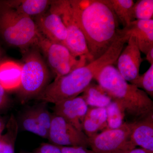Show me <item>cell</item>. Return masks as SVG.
<instances>
[{
  "instance_id": "cell-1",
  "label": "cell",
  "mask_w": 153,
  "mask_h": 153,
  "mask_svg": "<svg viewBox=\"0 0 153 153\" xmlns=\"http://www.w3.org/2000/svg\"><path fill=\"white\" fill-rule=\"evenodd\" d=\"M71 7L93 61L103 55L112 45L120 29L119 22L104 0H93L82 12Z\"/></svg>"
},
{
  "instance_id": "cell-2",
  "label": "cell",
  "mask_w": 153,
  "mask_h": 153,
  "mask_svg": "<svg viewBox=\"0 0 153 153\" xmlns=\"http://www.w3.org/2000/svg\"><path fill=\"white\" fill-rule=\"evenodd\" d=\"M94 79L112 101L123 108L131 122L153 114V102L147 94L128 83L113 65L104 67Z\"/></svg>"
},
{
  "instance_id": "cell-3",
  "label": "cell",
  "mask_w": 153,
  "mask_h": 153,
  "mask_svg": "<svg viewBox=\"0 0 153 153\" xmlns=\"http://www.w3.org/2000/svg\"><path fill=\"white\" fill-rule=\"evenodd\" d=\"M111 60L107 54L74 69L68 74L55 78L36 97L43 102L56 104L63 100L74 98L83 93L92 79Z\"/></svg>"
},
{
  "instance_id": "cell-4",
  "label": "cell",
  "mask_w": 153,
  "mask_h": 153,
  "mask_svg": "<svg viewBox=\"0 0 153 153\" xmlns=\"http://www.w3.org/2000/svg\"><path fill=\"white\" fill-rule=\"evenodd\" d=\"M40 33L32 18L2 2L0 6V36L7 44L25 53L36 46Z\"/></svg>"
},
{
  "instance_id": "cell-5",
  "label": "cell",
  "mask_w": 153,
  "mask_h": 153,
  "mask_svg": "<svg viewBox=\"0 0 153 153\" xmlns=\"http://www.w3.org/2000/svg\"><path fill=\"white\" fill-rule=\"evenodd\" d=\"M25 60L21 66V81L18 95L22 103L36 97L48 85L50 71L40 52L33 49L25 52Z\"/></svg>"
},
{
  "instance_id": "cell-6",
  "label": "cell",
  "mask_w": 153,
  "mask_h": 153,
  "mask_svg": "<svg viewBox=\"0 0 153 153\" xmlns=\"http://www.w3.org/2000/svg\"><path fill=\"white\" fill-rule=\"evenodd\" d=\"M36 47L45 56L55 78L64 76L87 64L85 56L76 57L64 45L55 43L40 33Z\"/></svg>"
},
{
  "instance_id": "cell-7",
  "label": "cell",
  "mask_w": 153,
  "mask_h": 153,
  "mask_svg": "<svg viewBox=\"0 0 153 153\" xmlns=\"http://www.w3.org/2000/svg\"><path fill=\"white\" fill-rule=\"evenodd\" d=\"M50 8L60 15L66 27L67 36L65 46L75 57L85 56L88 63L93 61L85 37L72 13L69 0L52 1Z\"/></svg>"
},
{
  "instance_id": "cell-8",
  "label": "cell",
  "mask_w": 153,
  "mask_h": 153,
  "mask_svg": "<svg viewBox=\"0 0 153 153\" xmlns=\"http://www.w3.org/2000/svg\"><path fill=\"white\" fill-rule=\"evenodd\" d=\"M53 144L61 146L89 147V138L61 117L52 114L48 139Z\"/></svg>"
},
{
  "instance_id": "cell-9",
  "label": "cell",
  "mask_w": 153,
  "mask_h": 153,
  "mask_svg": "<svg viewBox=\"0 0 153 153\" xmlns=\"http://www.w3.org/2000/svg\"><path fill=\"white\" fill-rule=\"evenodd\" d=\"M131 122H125L118 128L105 130L88 138L89 147L95 153L114 152L131 143Z\"/></svg>"
},
{
  "instance_id": "cell-10",
  "label": "cell",
  "mask_w": 153,
  "mask_h": 153,
  "mask_svg": "<svg viewBox=\"0 0 153 153\" xmlns=\"http://www.w3.org/2000/svg\"><path fill=\"white\" fill-rule=\"evenodd\" d=\"M127 43L118 57L117 68L126 81L134 85L140 76L143 59L135 38L131 36Z\"/></svg>"
},
{
  "instance_id": "cell-11",
  "label": "cell",
  "mask_w": 153,
  "mask_h": 153,
  "mask_svg": "<svg viewBox=\"0 0 153 153\" xmlns=\"http://www.w3.org/2000/svg\"><path fill=\"white\" fill-rule=\"evenodd\" d=\"M35 22L39 32L50 41L65 46L67 33L66 27L60 15L50 8L35 17Z\"/></svg>"
},
{
  "instance_id": "cell-12",
  "label": "cell",
  "mask_w": 153,
  "mask_h": 153,
  "mask_svg": "<svg viewBox=\"0 0 153 153\" xmlns=\"http://www.w3.org/2000/svg\"><path fill=\"white\" fill-rule=\"evenodd\" d=\"M88 107L82 96H78L55 104L53 114L63 118L77 129L83 131V120Z\"/></svg>"
},
{
  "instance_id": "cell-13",
  "label": "cell",
  "mask_w": 153,
  "mask_h": 153,
  "mask_svg": "<svg viewBox=\"0 0 153 153\" xmlns=\"http://www.w3.org/2000/svg\"><path fill=\"white\" fill-rule=\"evenodd\" d=\"M130 142L136 147L153 153V114L131 122Z\"/></svg>"
},
{
  "instance_id": "cell-14",
  "label": "cell",
  "mask_w": 153,
  "mask_h": 153,
  "mask_svg": "<svg viewBox=\"0 0 153 153\" xmlns=\"http://www.w3.org/2000/svg\"><path fill=\"white\" fill-rule=\"evenodd\" d=\"M136 40L141 52L145 55L153 48V19L136 20L125 27Z\"/></svg>"
},
{
  "instance_id": "cell-15",
  "label": "cell",
  "mask_w": 153,
  "mask_h": 153,
  "mask_svg": "<svg viewBox=\"0 0 153 153\" xmlns=\"http://www.w3.org/2000/svg\"><path fill=\"white\" fill-rule=\"evenodd\" d=\"M107 128L105 108L88 107L83 123V131L88 138Z\"/></svg>"
},
{
  "instance_id": "cell-16",
  "label": "cell",
  "mask_w": 153,
  "mask_h": 153,
  "mask_svg": "<svg viewBox=\"0 0 153 153\" xmlns=\"http://www.w3.org/2000/svg\"><path fill=\"white\" fill-rule=\"evenodd\" d=\"M19 13L31 17H36L48 10L52 1L48 0H17L3 2Z\"/></svg>"
},
{
  "instance_id": "cell-17",
  "label": "cell",
  "mask_w": 153,
  "mask_h": 153,
  "mask_svg": "<svg viewBox=\"0 0 153 153\" xmlns=\"http://www.w3.org/2000/svg\"><path fill=\"white\" fill-rule=\"evenodd\" d=\"M22 67L11 61H0V85L7 91L17 89L21 81Z\"/></svg>"
},
{
  "instance_id": "cell-18",
  "label": "cell",
  "mask_w": 153,
  "mask_h": 153,
  "mask_svg": "<svg viewBox=\"0 0 153 153\" xmlns=\"http://www.w3.org/2000/svg\"><path fill=\"white\" fill-rule=\"evenodd\" d=\"M105 2L111 8L121 23L123 28L128 27L131 22L135 21L134 16L133 0H104Z\"/></svg>"
},
{
  "instance_id": "cell-19",
  "label": "cell",
  "mask_w": 153,
  "mask_h": 153,
  "mask_svg": "<svg viewBox=\"0 0 153 153\" xmlns=\"http://www.w3.org/2000/svg\"><path fill=\"white\" fill-rule=\"evenodd\" d=\"M81 96L88 107L105 108L112 101L98 84L91 83Z\"/></svg>"
},
{
  "instance_id": "cell-20",
  "label": "cell",
  "mask_w": 153,
  "mask_h": 153,
  "mask_svg": "<svg viewBox=\"0 0 153 153\" xmlns=\"http://www.w3.org/2000/svg\"><path fill=\"white\" fill-rule=\"evenodd\" d=\"M23 128L44 139H48V131L40 124L33 108L28 109L22 117Z\"/></svg>"
},
{
  "instance_id": "cell-21",
  "label": "cell",
  "mask_w": 153,
  "mask_h": 153,
  "mask_svg": "<svg viewBox=\"0 0 153 153\" xmlns=\"http://www.w3.org/2000/svg\"><path fill=\"white\" fill-rule=\"evenodd\" d=\"M18 133V124L13 115L9 119L7 131L1 136L3 153H15V143Z\"/></svg>"
},
{
  "instance_id": "cell-22",
  "label": "cell",
  "mask_w": 153,
  "mask_h": 153,
  "mask_svg": "<svg viewBox=\"0 0 153 153\" xmlns=\"http://www.w3.org/2000/svg\"><path fill=\"white\" fill-rule=\"evenodd\" d=\"M107 116L106 129L120 127L125 122V114L123 108L117 102L112 101L105 108Z\"/></svg>"
},
{
  "instance_id": "cell-23",
  "label": "cell",
  "mask_w": 153,
  "mask_h": 153,
  "mask_svg": "<svg viewBox=\"0 0 153 153\" xmlns=\"http://www.w3.org/2000/svg\"><path fill=\"white\" fill-rule=\"evenodd\" d=\"M134 16L135 20L153 19V0H140L134 3Z\"/></svg>"
},
{
  "instance_id": "cell-24",
  "label": "cell",
  "mask_w": 153,
  "mask_h": 153,
  "mask_svg": "<svg viewBox=\"0 0 153 153\" xmlns=\"http://www.w3.org/2000/svg\"><path fill=\"white\" fill-rule=\"evenodd\" d=\"M134 85L142 88L149 96L153 97V64L142 75H140Z\"/></svg>"
},
{
  "instance_id": "cell-25",
  "label": "cell",
  "mask_w": 153,
  "mask_h": 153,
  "mask_svg": "<svg viewBox=\"0 0 153 153\" xmlns=\"http://www.w3.org/2000/svg\"><path fill=\"white\" fill-rule=\"evenodd\" d=\"M38 122L49 132L52 118V114L49 112L45 105H40L33 108Z\"/></svg>"
},
{
  "instance_id": "cell-26",
  "label": "cell",
  "mask_w": 153,
  "mask_h": 153,
  "mask_svg": "<svg viewBox=\"0 0 153 153\" xmlns=\"http://www.w3.org/2000/svg\"><path fill=\"white\" fill-rule=\"evenodd\" d=\"M34 153H62L58 146L48 143L41 144Z\"/></svg>"
},
{
  "instance_id": "cell-27",
  "label": "cell",
  "mask_w": 153,
  "mask_h": 153,
  "mask_svg": "<svg viewBox=\"0 0 153 153\" xmlns=\"http://www.w3.org/2000/svg\"><path fill=\"white\" fill-rule=\"evenodd\" d=\"M58 146L62 153H95L92 150L82 146Z\"/></svg>"
},
{
  "instance_id": "cell-28",
  "label": "cell",
  "mask_w": 153,
  "mask_h": 153,
  "mask_svg": "<svg viewBox=\"0 0 153 153\" xmlns=\"http://www.w3.org/2000/svg\"><path fill=\"white\" fill-rule=\"evenodd\" d=\"M111 153H152L141 148H136V147L129 143L124 147Z\"/></svg>"
},
{
  "instance_id": "cell-29",
  "label": "cell",
  "mask_w": 153,
  "mask_h": 153,
  "mask_svg": "<svg viewBox=\"0 0 153 153\" xmlns=\"http://www.w3.org/2000/svg\"><path fill=\"white\" fill-rule=\"evenodd\" d=\"M10 100L7 91L0 85V111L4 109L10 104Z\"/></svg>"
},
{
  "instance_id": "cell-30",
  "label": "cell",
  "mask_w": 153,
  "mask_h": 153,
  "mask_svg": "<svg viewBox=\"0 0 153 153\" xmlns=\"http://www.w3.org/2000/svg\"><path fill=\"white\" fill-rule=\"evenodd\" d=\"M146 59L151 65L153 64V48L146 54Z\"/></svg>"
},
{
  "instance_id": "cell-31",
  "label": "cell",
  "mask_w": 153,
  "mask_h": 153,
  "mask_svg": "<svg viewBox=\"0 0 153 153\" xmlns=\"http://www.w3.org/2000/svg\"><path fill=\"white\" fill-rule=\"evenodd\" d=\"M5 124L0 119V136L2 135V133L5 128Z\"/></svg>"
},
{
  "instance_id": "cell-32",
  "label": "cell",
  "mask_w": 153,
  "mask_h": 153,
  "mask_svg": "<svg viewBox=\"0 0 153 153\" xmlns=\"http://www.w3.org/2000/svg\"><path fill=\"white\" fill-rule=\"evenodd\" d=\"M1 136H0V153H3L2 143V140L1 138Z\"/></svg>"
},
{
  "instance_id": "cell-33",
  "label": "cell",
  "mask_w": 153,
  "mask_h": 153,
  "mask_svg": "<svg viewBox=\"0 0 153 153\" xmlns=\"http://www.w3.org/2000/svg\"><path fill=\"white\" fill-rule=\"evenodd\" d=\"M2 56V52L1 51V49H0V61H1V58Z\"/></svg>"
},
{
  "instance_id": "cell-34",
  "label": "cell",
  "mask_w": 153,
  "mask_h": 153,
  "mask_svg": "<svg viewBox=\"0 0 153 153\" xmlns=\"http://www.w3.org/2000/svg\"><path fill=\"white\" fill-rule=\"evenodd\" d=\"M23 153V152H22V153Z\"/></svg>"
}]
</instances>
